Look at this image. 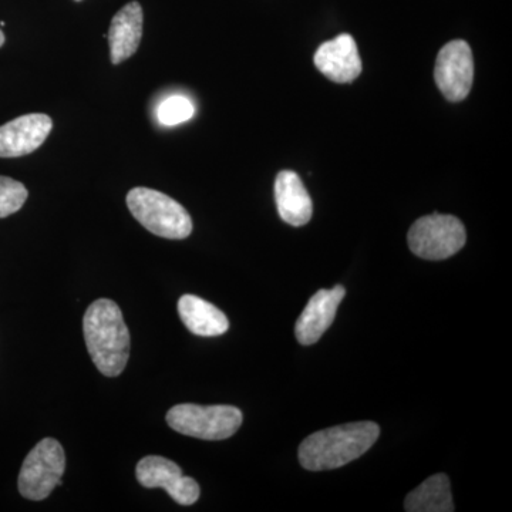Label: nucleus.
I'll return each mask as SVG.
<instances>
[{
	"label": "nucleus",
	"mask_w": 512,
	"mask_h": 512,
	"mask_svg": "<svg viewBox=\"0 0 512 512\" xmlns=\"http://www.w3.org/2000/svg\"><path fill=\"white\" fill-rule=\"evenodd\" d=\"M380 436L373 421H357L316 431L299 447V463L309 471L335 470L352 463L372 448Z\"/></svg>",
	"instance_id": "obj_1"
},
{
	"label": "nucleus",
	"mask_w": 512,
	"mask_h": 512,
	"mask_svg": "<svg viewBox=\"0 0 512 512\" xmlns=\"http://www.w3.org/2000/svg\"><path fill=\"white\" fill-rule=\"evenodd\" d=\"M84 340L94 365L107 377L126 369L130 356V332L116 302L97 299L83 318Z\"/></svg>",
	"instance_id": "obj_2"
},
{
	"label": "nucleus",
	"mask_w": 512,
	"mask_h": 512,
	"mask_svg": "<svg viewBox=\"0 0 512 512\" xmlns=\"http://www.w3.org/2000/svg\"><path fill=\"white\" fill-rule=\"evenodd\" d=\"M127 207L147 231L165 239H185L192 232V220L180 202L151 188H133Z\"/></svg>",
	"instance_id": "obj_3"
},
{
	"label": "nucleus",
	"mask_w": 512,
	"mask_h": 512,
	"mask_svg": "<svg viewBox=\"0 0 512 512\" xmlns=\"http://www.w3.org/2000/svg\"><path fill=\"white\" fill-rule=\"evenodd\" d=\"M241 410L234 406L178 404L167 413L171 429L200 440H227L241 427Z\"/></svg>",
	"instance_id": "obj_4"
},
{
	"label": "nucleus",
	"mask_w": 512,
	"mask_h": 512,
	"mask_svg": "<svg viewBox=\"0 0 512 512\" xmlns=\"http://www.w3.org/2000/svg\"><path fill=\"white\" fill-rule=\"evenodd\" d=\"M407 241L413 254L419 258L443 261L466 245V228L453 215L431 214L414 222Z\"/></svg>",
	"instance_id": "obj_5"
},
{
	"label": "nucleus",
	"mask_w": 512,
	"mask_h": 512,
	"mask_svg": "<svg viewBox=\"0 0 512 512\" xmlns=\"http://www.w3.org/2000/svg\"><path fill=\"white\" fill-rule=\"evenodd\" d=\"M66 468L62 444L45 439L28 454L19 474V493L32 501H42L52 494Z\"/></svg>",
	"instance_id": "obj_6"
},
{
	"label": "nucleus",
	"mask_w": 512,
	"mask_h": 512,
	"mask_svg": "<svg viewBox=\"0 0 512 512\" xmlns=\"http://www.w3.org/2000/svg\"><path fill=\"white\" fill-rule=\"evenodd\" d=\"M434 79L440 92L451 103L466 99L474 82L473 52L467 42L453 40L440 50Z\"/></svg>",
	"instance_id": "obj_7"
},
{
	"label": "nucleus",
	"mask_w": 512,
	"mask_h": 512,
	"mask_svg": "<svg viewBox=\"0 0 512 512\" xmlns=\"http://www.w3.org/2000/svg\"><path fill=\"white\" fill-rule=\"evenodd\" d=\"M136 476L143 487L164 488L177 504L192 505L200 498L201 490L197 481L183 476L181 468L168 458L144 457L138 461Z\"/></svg>",
	"instance_id": "obj_8"
},
{
	"label": "nucleus",
	"mask_w": 512,
	"mask_h": 512,
	"mask_svg": "<svg viewBox=\"0 0 512 512\" xmlns=\"http://www.w3.org/2000/svg\"><path fill=\"white\" fill-rule=\"evenodd\" d=\"M53 121L46 114H26L0 126V158L28 156L45 143Z\"/></svg>",
	"instance_id": "obj_9"
},
{
	"label": "nucleus",
	"mask_w": 512,
	"mask_h": 512,
	"mask_svg": "<svg viewBox=\"0 0 512 512\" xmlns=\"http://www.w3.org/2000/svg\"><path fill=\"white\" fill-rule=\"evenodd\" d=\"M313 62L319 72L333 83H352L362 73L359 49L348 33L320 45Z\"/></svg>",
	"instance_id": "obj_10"
},
{
	"label": "nucleus",
	"mask_w": 512,
	"mask_h": 512,
	"mask_svg": "<svg viewBox=\"0 0 512 512\" xmlns=\"http://www.w3.org/2000/svg\"><path fill=\"white\" fill-rule=\"evenodd\" d=\"M346 289L342 285L330 289H320L312 296L295 326V335L303 346L315 345L336 318L340 302L345 298Z\"/></svg>",
	"instance_id": "obj_11"
},
{
	"label": "nucleus",
	"mask_w": 512,
	"mask_h": 512,
	"mask_svg": "<svg viewBox=\"0 0 512 512\" xmlns=\"http://www.w3.org/2000/svg\"><path fill=\"white\" fill-rule=\"evenodd\" d=\"M143 8L140 3L130 2L114 15L109 35L110 59L120 64L137 52L143 37Z\"/></svg>",
	"instance_id": "obj_12"
},
{
	"label": "nucleus",
	"mask_w": 512,
	"mask_h": 512,
	"mask_svg": "<svg viewBox=\"0 0 512 512\" xmlns=\"http://www.w3.org/2000/svg\"><path fill=\"white\" fill-rule=\"evenodd\" d=\"M275 201L279 217L292 225L303 227L311 221L313 204L311 195L301 178L293 171H281L275 180Z\"/></svg>",
	"instance_id": "obj_13"
},
{
	"label": "nucleus",
	"mask_w": 512,
	"mask_h": 512,
	"mask_svg": "<svg viewBox=\"0 0 512 512\" xmlns=\"http://www.w3.org/2000/svg\"><path fill=\"white\" fill-rule=\"evenodd\" d=\"M178 313L185 328L202 338L224 335L229 328V320L224 312L195 295L181 296Z\"/></svg>",
	"instance_id": "obj_14"
},
{
	"label": "nucleus",
	"mask_w": 512,
	"mask_h": 512,
	"mask_svg": "<svg viewBox=\"0 0 512 512\" xmlns=\"http://www.w3.org/2000/svg\"><path fill=\"white\" fill-rule=\"evenodd\" d=\"M404 510L409 512H453L450 480L446 474H434L407 495L404 500Z\"/></svg>",
	"instance_id": "obj_15"
},
{
	"label": "nucleus",
	"mask_w": 512,
	"mask_h": 512,
	"mask_svg": "<svg viewBox=\"0 0 512 512\" xmlns=\"http://www.w3.org/2000/svg\"><path fill=\"white\" fill-rule=\"evenodd\" d=\"M195 107L190 99L184 96H171L158 107V121L165 127H174L191 120Z\"/></svg>",
	"instance_id": "obj_16"
},
{
	"label": "nucleus",
	"mask_w": 512,
	"mask_h": 512,
	"mask_svg": "<svg viewBox=\"0 0 512 512\" xmlns=\"http://www.w3.org/2000/svg\"><path fill=\"white\" fill-rule=\"evenodd\" d=\"M28 195L25 185L13 178L0 175V218L18 212L28 200Z\"/></svg>",
	"instance_id": "obj_17"
},
{
	"label": "nucleus",
	"mask_w": 512,
	"mask_h": 512,
	"mask_svg": "<svg viewBox=\"0 0 512 512\" xmlns=\"http://www.w3.org/2000/svg\"><path fill=\"white\" fill-rule=\"evenodd\" d=\"M5 45V35H3L2 30H0V47Z\"/></svg>",
	"instance_id": "obj_18"
},
{
	"label": "nucleus",
	"mask_w": 512,
	"mask_h": 512,
	"mask_svg": "<svg viewBox=\"0 0 512 512\" xmlns=\"http://www.w3.org/2000/svg\"><path fill=\"white\" fill-rule=\"evenodd\" d=\"M74 2H82V0H74Z\"/></svg>",
	"instance_id": "obj_19"
}]
</instances>
